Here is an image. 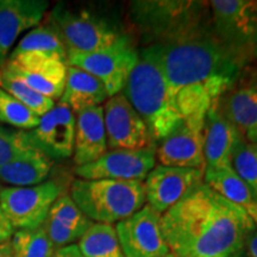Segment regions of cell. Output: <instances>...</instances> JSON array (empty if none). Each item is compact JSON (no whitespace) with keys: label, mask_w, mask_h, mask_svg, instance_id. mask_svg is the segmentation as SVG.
I'll list each match as a JSON object with an SVG mask.
<instances>
[{"label":"cell","mask_w":257,"mask_h":257,"mask_svg":"<svg viewBox=\"0 0 257 257\" xmlns=\"http://www.w3.org/2000/svg\"><path fill=\"white\" fill-rule=\"evenodd\" d=\"M161 230L178 257H236L256 225L243 208L202 182L161 216Z\"/></svg>","instance_id":"6da1fadb"},{"label":"cell","mask_w":257,"mask_h":257,"mask_svg":"<svg viewBox=\"0 0 257 257\" xmlns=\"http://www.w3.org/2000/svg\"><path fill=\"white\" fill-rule=\"evenodd\" d=\"M239 134L221 111L219 100L208 108L204 125L205 170L231 167V154Z\"/></svg>","instance_id":"d6986e66"},{"label":"cell","mask_w":257,"mask_h":257,"mask_svg":"<svg viewBox=\"0 0 257 257\" xmlns=\"http://www.w3.org/2000/svg\"><path fill=\"white\" fill-rule=\"evenodd\" d=\"M47 219L81 237L93 225V221L82 213L70 195L63 194L53 204Z\"/></svg>","instance_id":"83f0119b"},{"label":"cell","mask_w":257,"mask_h":257,"mask_svg":"<svg viewBox=\"0 0 257 257\" xmlns=\"http://www.w3.org/2000/svg\"><path fill=\"white\" fill-rule=\"evenodd\" d=\"M205 170L181 167H154L146 178V198L154 210L163 214L193 187L202 184Z\"/></svg>","instance_id":"2e32d148"},{"label":"cell","mask_w":257,"mask_h":257,"mask_svg":"<svg viewBox=\"0 0 257 257\" xmlns=\"http://www.w3.org/2000/svg\"><path fill=\"white\" fill-rule=\"evenodd\" d=\"M62 188L55 181L31 187H6L0 191V207L15 230H32L46 223Z\"/></svg>","instance_id":"ba28073f"},{"label":"cell","mask_w":257,"mask_h":257,"mask_svg":"<svg viewBox=\"0 0 257 257\" xmlns=\"http://www.w3.org/2000/svg\"><path fill=\"white\" fill-rule=\"evenodd\" d=\"M53 257H82V255L80 252L78 245L72 244V245H67L61 249H57Z\"/></svg>","instance_id":"d6a6232c"},{"label":"cell","mask_w":257,"mask_h":257,"mask_svg":"<svg viewBox=\"0 0 257 257\" xmlns=\"http://www.w3.org/2000/svg\"><path fill=\"white\" fill-rule=\"evenodd\" d=\"M161 216L150 205L117 223L118 242L124 257H167L170 249L161 230Z\"/></svg>","instance_id":"30bf717a"},{"label":"cell","mask_w":257,"mask_h":257,"mask_svg":"<svg viewBox=\"0 0 257 257\" xmlns=\"http://www.w3.org/2000/svg\"><path fill=\"white\" fill-rule=\"evenodd\" d=\"M75 114L68 106L59 104L41 117L38 125L25 131L30 146L50 160H64L73 155Z\"/></svg>","instance_id":"5bb4252c"},{"label":"cell","mask_w":257,"mask_h":257,"mask_svg":"<svg viewBox=\"0 0 257 257\" xmlns=\"http://www.w3.org/2000/svg\"><path fill=\"white\" fill-rule=\"evenodd\" d=\"M246 256L257 257V232H252L245 243Z\"/></svg>","instance_id":"836d02e7"},{"label":"cell","mask_w":257,"mask_h":257,"mask_svg":"<svg viewBox=\"0 0 257 257\" xmlns=\"http://www.w3.org/2000/svg\"><path fill=\"white\" fill-rule=\"evenodd\" d=\"M205 184L225 199L243 208L257 227V197L248 185L234 173L232 167L217 170H205Z\"/></svg>","instance_id":"603a6c76"},{"label":"cell","mask_w":257,"mask_h":257,"mask_svg":"<svg viewBox=\"0 0 257 257\" xmlns=\"http://www.w3.org/2000/svg\"><path fill=\"white\" fill-rule=\"evenodd\" d=\"M48 25L62 41L67 54H89L113 46L126 35L117 25L88 10H74L57 4L49 15Z\"/></svg>","instance_id":"8992f818"},{"label":"cell","mask_w":257,"mask_h":257,"mask_svg":"<svg viewBox=\"0 0 257 257\" xmlns=\"http://www.w3.org/2000/svg\"><path fill=\"white\" fill-rule=\"evenodd\" d=\"M31 148L25 131L0 124V167L12 162Z\"/></svg>","instance_id":"4dcf8cb0"},{"label":"cell","mask_w":257,"mask_h":257,"mask_svg":"<svg viewBox=\"0 0 257 257\" xmlns=\"http://www.w3.org/2000/svg\"><path fill=\"white\" fill-rule=\"evenodd\" d=\"M137 61L138 53L131 46L127 36L106 49L68 55V66L85 70L100 80L110 98L123 91Z\"/></svg>","instance_id":"9c48e42d"},{"label":"cell","mask_w":257,"mask_h":257,"mask_svg":"<svg viewBox=\"0 0 257 257\" xmlns=\"http://www.w3.org/2000/svg\"><path fill=\"white\" fill-rule=\"evenodd\" d=\"M51 160L35 148L0 167V180L12 187H31L46 181L51 169Z\"/></svg>","instance_id":"7402d4cb"},{"label":"cell","mask_w":257,"mask_h":257,"mask_svg":"<svg viewBox=\"0 0 257 257\" xmlns=\"http://www.w3.org/2000/svg\"><path fill=\"white\" fill-rule=\"evenodd\" d=\"M70 198L88 219L110 225L133 216L147 201L138 180H74Z\"/></svg>","instance_id":"5b68a950"},{"label":"cell","mask_w":257,"mask_h":257,"mask_svg":"<svg viewBox=\"0 0 257 257\" xmlns=\"http://www.w3.org/2000/svg\"><path fill=\"white\" fill-rule=\"evenodd\" d=\"M11 248L12 257H53L56 251L44 224L32 230L15 231Z\"/></svg>","instance_id":"4316f807"},{"label":"cell","mask_w":257,"mask_h":257,"mask_svg":"<svg viewBox=\"0 0 257 257\" xmlns=\"http://www.w3.org/2000/svg\"><path fill=\"white\" fill-rule=\"evenodd\" d=\"M148 48L159 61L182 119L206 115L246 67L221 46L212 27L184 40Z\"/></svg>","instance_id":"7a4b0ae2"},{"label":"cell","mask_w":257,"mask_h":257,"mask_svg":"<svg viewBox=\"0 0 257 257\" xmlns=\"http://www.w3.org/2000/svg\"><path fill=\"white\" fill-rule=\"evenodd\" d=\"M206 115L184 118L160 142L156 157L161 166L205 170L204 125Z\"/></svg>","instance_id":"7c38bea8"},{"label":"cell","mask_w":257,"mask_h":257,"mask_svg":"<svg viewBox=\"0 0 257 257\" xmlns=\"http://www.w3.org/2000/svg\"><path fill=\"white\" fill-rule=\"evenodd\" d=\"M0 86L2 89L41 117L55 106V101L53 99L32 89L23 80L6 68H3L0 72Z\"/></svg>","instance_id":"484cf974"},{"label":"cell","mask_w":257,"mask_h":257,"mask_svg":"<svg viewBox=\"0 0 257 257\" xmlns=\"http://www.w3.org/2000/svg\"><path fill=\"white\" fill-rule=\"evenodd\" d=\"M82 257H124L115 229L110 224L93 223L79 239Z\"/></svg>","instance_id":"d4e9b609"},{"label":"cell","mask_w":257,"mask_h":257,"mask_svg":"<svg viewBox=\"0 0 257 257\" xmlns=\"http://www.w3.org/2000/svg\"><path fill=\"white\" fill-rule=\"evenodd\" d=\"M0 257H12L11 240L0 244Z\"/></svg>","instance_id":"e575fe53"},{"label":"cell","mask_w":257,"mask_h":257,"mask_svg":"<svg viewBox=\"0 0 257 257\" xmlns=\"http://www.w3.org/2000/svg\"><path fill=\"white\" fill-rule=\"evenodd\" d=\"M74 163L76 167L94 162L107 152L102 106H93L76 113Z\"/></svg>","instance_id":"ffe728a7"},{"label":"cell","mask_w":257,"mask_h":257,"mask_svg":"<svg viewBox=\"0 0 257 257\" xmlns=\"http://www.w3.org/2000/svg\"><path fill=\"white\" fill-rule=\"evenodd\" d=\"M182 0L131 3V19L149 42L160 46L184 40L212 27L210 4Z\"/></svg>","instance_id":"277c9868"},{"label":"cell","mask_w":257,"mask_h":257,"mask_svg":"<svg viewBox=\"0 0 257 257\" xmlns=\"http://www.w3.org/2000/svg\"><path fill=\"white\" fill-rule=\"evenodd\" d=\"M15 233V229L12 224L10 223L9 218L6 217L4 211L0 207V244L11 240Z\"/></svg>","instance_id":"1f68e13d"},{"label":"cell","mask_w":257,"mask_h":257,"mask_svg":"<svg viewBox=\"0 0 257 257\" xmlns=\"http://www.w3.org/2000/svg\"><path fill=\"white\" fill-rule=\"evenodd\" d=\"M167 257H178V256H175V255H172V253H170V255H168ZM236 257H242V256H236Z\"/></svg>","instance_id":"d590c367"},{"label":"cell","mask_w":257,"mask_h":257,"mask_svg":"<svg viewBox=\"0 0 257 257\" xmlns=\"http://www.w3.org/2000/svg\"><path fill=\"white\" fill-rule=\"evenodd\" d=\"M110 98L104 83L85 70L68 66L66 85L60 98L61 104L68 106L74 113L85 108L100 106Z\"/></svg>","instance_id":"44dd1931"},{"label":"cell","mask_w":257,"mask_h":257,"mask_svg":"<svg viewBox=\"0 0 257 257\" xmlns=\"http://www.w3.org/2000/svg\"><path fill=\"white\" fill-rule=\"evenodd\" d=\"M221 111L244 140L257 144V68L244 67L219 99Z\"/></svg>","instance_id":"9a60e30c"},{"label":"cell","mask_w":257,"mask_h":257,"mask_svg":"<svg viewBox=\"0 0 257 257\" xmlns=\"http://www.w3.org/2000/svg\"><path fill=\"white\" fill-rule=\"evenodd\" d=\"M41 115L0 88V124H8L18 130L29 131L40 123Z\"/></svg>","instance_id":"f546056e"},{"label":"cell","mask_w":257,"mask_h":257,"mask_svg":"<svg viewBox=\"0 0 257 257\" xmlns=\"http://www.w3.org/2000/svg\"><path fill=\"white\" fill-rule=\"evenodd\" d=\"M102 108L107 146L111 149L140 150L155 148L147 124L123 93L111 96Z\"/></svg>","instance_id":"8fae6325"},{"label":"cell","mask_w":257,"mask_h":257,"mask_svg":"<svg viewBox=\"0 0 257 257\" xmlns=\"http://www.w3.org/2000/svg\"><path fill=\"white\" fill-rule=\"evenodd\" d=\"M4 68L53 100L62 96L68 68L62 61L40 55H18L10 57Z\"/></svg>","instance_id":"e0dca14e"},{"label":"cell","mask_w":257,"mask_h":257,"mask_svg":"<svg viewBox=\"0 0 257 257\" xmlns=\"http://www.w3.org/2000/svg\"><path fill=\"white\" fill-rule=\"evenodd\" d=\"M155 149H112L94 162L75 167L82 180H138L143 181L155 167Z\"/></svg>","instance_id":"4fadbf2b"},{"label":"cell","mask_w":257,"mask_h":257,"mask_svg":"<svg viewBox=\"0 0 257 257\" xmlns=\"http://www.w3.org/2000/svg\"><path fill=\"white\" fill-rule=\"evenodd\" d=\"M120 93L147 124L155 143L165 140L182 120L170 99L159 61L148 47L138 53L136 66Z\"/></svg>","instance_id":"3957f363"},{"label":"cell","mask_w":257,"mask_h":257,"mask_svg":"<svg viewBox=\"0 0 257 257\" xmlns=\"http://www.w3.org/2000/svg\"><path fill=\"white\" fill-rule=\"evenodd\" d=\"M208 4L214 36L225 49L248 66L257 59V2L213 0Z\"/></svg>","instance_id":"52a82bcc"},{"label":"cell","mask_w":257,"mask_h":257,"mask_svg":"<svg viewBox=\"0 0 257 257\" xmlns=\"http://www.w3.org/2000/svg\"><path fill=\"white\" fill-rule=\"evenodd\" d=\"M18 55L47 56L68 64V54L66 48L56 32L49 25H40L31 29L19 41L10 57Z\"/></svg>","instance_id":"cb8c5ba5"},{"label":"cell","mask_w":257,"mask_h":257,"mask_svg":"<svg viewBox=\"0 0 257 257\" xmlns=\"http://www.w3.org/2000/svg\"><path fill=\"white\" fill-rule=\"evenodd\" d=\"M231 167L257 197V144L239 135L231 154Z\"/></svg>","instance_id":"f1b7e54d"},{"label":"cell","mask_w":257,"mask_h":257,"mask_svg":"<svg viewBox=\"0 0 257 257\" xmlns=\"http://www.w3.org/2000/svg\"><path fill=\"white\" fill-rule=\"evenodd\" d=\"M48 8L46 0H0V63L23 32L38 27Z\"/></svg>","instance_id":"ac0fdd59"},{"label":"cell","mask_w":257,"mask_h":257,"mask_svg":"<svg viewBox=\"0 0 257 257\" xmlns=\"http://www.w3.org/2000/svg\"><path fill=\"white\" fill-rule=\"evenodd\" d=\"M0 191H2V188H0Z\"/></svg>","instance_id":"8d00e7d4"}]
</instances>
